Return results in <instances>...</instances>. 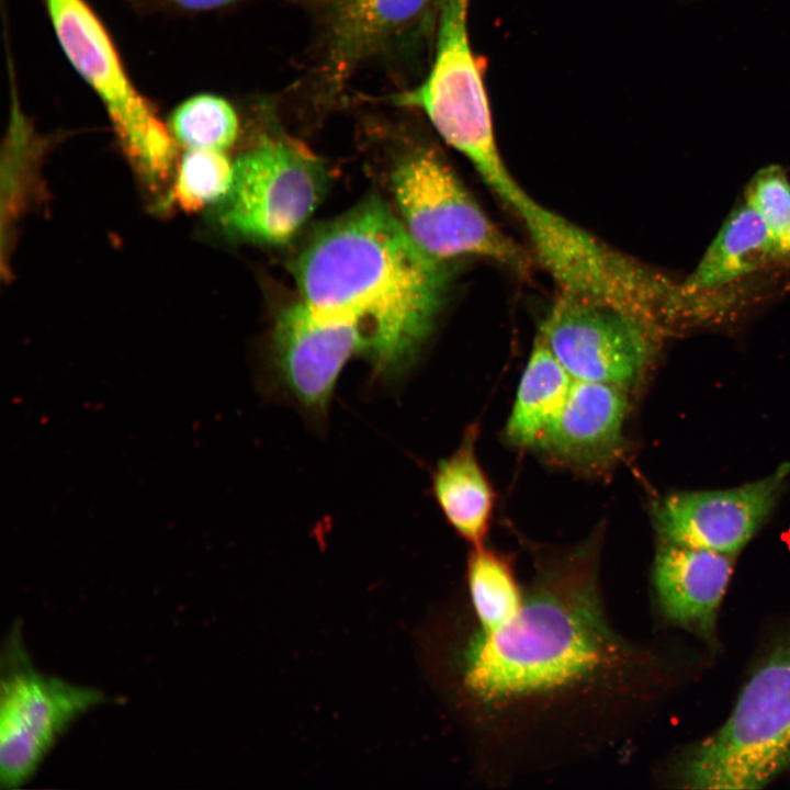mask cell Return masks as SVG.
<instances>
[{
	"instance_id": "1",
	"label": "cell",
	"mask_w": 790,
	"mask_h": 790,
	"mask_svg": "<svg viewBox=\"0 0 790 790\" xmlns=\"http://www.w3.org/2000/svg\"><path fill=\"white\" fill-rule=\"evenodd\" d=\"M294 274L301 301L320 318L353 326L362 356L386 377L402 373L429 336L448 282L444 262L376 198L321 228Z\"/></svg>"
},
{
	"instance_id": "2",
	"label": "cell",
	"mask_w": 790,
	"mask_h": 790,
	"mask_svg": "<svg viewBox=\"0 0 790 790\" xmlns=\"http://www.w3.org/2000/svg\"><path fill=\"white\" fill-rule=\"evenodd\" d=\"M588 557L543 573L519 611L479 628L464 652V684L483 708L549 706L621 676L632 653L610 629Z\"/></svg>"
},
{
	"instance_id": "3",
	"label": "cell",
	"mask_w": 790,
	"mask_h": 790,
	"mask_svg": "<svg viewBox=\"0 0 790 790\" xmlns=\"http://www.w3.org/2000/svg\"><path fill=\"white\" fill-rule=\"evenodd\" d=\"M790 769V632L753 670L731 715L676 767L684 788L760 789Z\"/></svg>"
},
{
	"instance_id": "4",
	"label": "cell",
	"mask_w": 790,
	"mask_h": 790,
	"mask_svg": "<svg viewBox=\"0 0 790 790\" xmlns=\"http://www.w3.org/2000/svg\"><path fill=\"white\" fill-rule=\"evenodd\" d=\"M469 3L470 0L443 1L427 76L391 100L420 110L440 136L492 185L509 170L497 146L482 69L470 43Z\"/></svg>"
},
{
	"instance_id": "5",
	"label": "cell",
	"mask_w": 790,
	"mask_h": 790,
	"mask_svg": "<svg viewBox=\"0 0 790 790\" xmlns=\"http://www.w3.org/2000/svg\"><path fill=\"white\" fill-rule=\"evenodd\" d=\"M43 1L65 55L101 100L126 153L149 178L163 179L173 139L133 84L100 19L84 0Z\"/></svg>"
},
{
	"instance_id": "6",
	"label": "cell",
	"mask_w": 790,
	"mask_h": 790,
	"mask_svg": "<svg viewBox=\"0 0 790 790\" xmlns=\"http://www.w3.org/2000/svg\"><path fill=\"white\" fill-rule=\"evenodd\" d=\"M392 185L400 221L429 256L445 262L478 256L520 269L526 260L439 155L417 148L399 160Z\"/></svg>"
},
{
	"instance_id": "7",
	"label": "cell",
	"mask_w": 790,
	"mask_h": 790,
	"mask_svg": "<svg viewBox=\"0 0 790 790\" xmlns=\"http://www.w3.org/2000/svg\"><path fill=\"white\" fill-rule=\"evenodd\" d=\"M325 184L323 165L307 148L285 136H264L233 163L219 222L247 239L282 244L315 212Z\"/></svg>"
},
{
	"instance_id": "8",
	"label": "cell",
	"mask_w": 790,
	"mask_h": 790,
	"mask_svg": "<svg viewBox=\"0 0 790 790\" xmlns=\"http://www.w3.org/2000/svg\"><path fill=\"white\" fill-rule=\"evenodd\" d=\"M666 336L639 316L564 292L540 335L574 380L622 388L642 377Z\"/></svg>"
},
{
	"instance_id": "9",
	"label": "cell",
	"mask_w": 790,
	"mask_h": 790,
	"mask_svg": "<svg viewBox=\"0 0 790 790\" xmlns=\"http://www.w3.org/2000/svg\"><path fill=\"white\" fill-rule=\"evenodd\" d=\"M788 267L761 218L742 200L679 284L684 329L735 319L761 300L775 275Z\"/></svg>"
},
{
	"instance_id": "10",
	"label": "cell",
	"mask_w": 790,
	"mask_h": 790,
	"mask_svg": "<svg viewBox=\"0 0 790 790\" xmlns=\"http://www.w3.org/2000/svg\"><path fill=\"white\" fill-rule=\"evenodd\" d=\"M0 690V781L25 783L56 740L78 716L103 700L100 691L36 672L9 644Z\"/></svg>"
},
{
	"instance_id": "11",
	"label": "cell",
	"mask_w": 790,
	"mask_h": 790,
	"mask_svg": "<svg viewBox=\"0 0 790 790\" xmlns=\"http://www.w3.org/2000/svg\"><path fill=\"white\" fill-rule=\"evenodd\" d=\"M443 1L321 0L320 50L314 71L317 97L335 98L370 61L414 47L433 34Z\"/></svg>"
},
{
	"instance_id": "12",
	"label": "cell",
	"mask_w": 790,
	"mask_h": 790,
	"mask_svg": "<svg viewBox=\"0 0 790 790\" xmlns=\"http://www.w3.org/2000/svg\"><path fill=\"white\" fill-rule=\"evenodd\" d=\"M789 474L785 463L742 486L668 495L655 509L662 542L734 556L770 516Z\"/></svg>"
},
{
	"instance_id": "13",
	"label": "cell",
	"mask_w": 790,
	"mask_h": 790,
	"mask_svg": "<svg viewBox=\"0 0 790 790\" xmlns=\"http://www.w3.org/2000/svg\"><path fill=\"white\" fill-rule=\"evenodd\" d=\"M363 354L358 330L316 316L301 300L278 317L273 368L281 385L306 409L324 413L345 364Z\"/></svg>"
},
{
	"instance_id": "14",
	"label": "cell",
	"mask_w": 790,
	"mask_h": 790,
	"mask_svg": "<svg viewBox=\"0 0 790 790\" xmlns=\"http://www.w3.org/2000/svg\"><path fill=\"white\" fill-rule=\"evenodd\" d=\"M627 410L624 388L574 380L564 405L537 445L573 467L603 469L621 449Z\"/></svg>"
},
{
	"instance_id": "15",
	"label": "cell",
	"mask_w": 790,
	"mask_h": 790,
	"mask_svg": "<svg viewBox=\"0 0 790 790\" xmlns=\"http://www.w3.org/2000/svg\"><path fill=\"white\" fill-rule=\"evenodd\" d=\"M733 558L715 551L661 542L653 579L667 619L709 644L714 643L716 616Z\"/></svg>"
},
{
	"instance_id": "16",
	"label": "cell",
	"mask_w": 790,
	"mask_h": 790,
	"mask_svg": "<svg viewBox=\"0 0 790 790\" xmlns=\"http://www.w3.org/2000/svg\"><path fill=\"white\" fill-rule=\"evenodd\" d=\"M475 428L439 462L432 475L436 500L456 532L481 546L493 511V490L475 454Z\"/></svg>"
},
{
	"instance_id": "17",
	"label": "cell",
	"mask_w": 790,
	"mask_h": 790,
	"mask_svg": "<svg viewBox=\"0 0 790 790\" xmlns=\"http://www.w3.org/2000/svg\"><path fill=\"white\" fill-rule=\"evenodd\" d=\"M574 379L539 336L528 359L507 424L509 440L537 445L564 405Z\"/></svg>"
},
{
	"instance_id": "18",
	"label": "cell",
	"mask_w": 790,
	"mask_h": 790,
	"mask_svg": "<svg viewBox=\"0 0 790 790\" xmlns=\"http://www.w3.org/2000/svg\"><path fill=\"white\" fill-rule=\"evenodd\" d=\"M169 129L189 148L223 150L236 140L239 121L228 100L213 93H199L172 111Z\"/></svg>"
},
{
	"instance_id": "19",
	"label": "cell",
	"mask_w": 790,
	"mask_h": 790,
	"mask_svg": "<svg viewBox=\"0 0 790 790\" xmlns=\"http://www.w3.org/2000/svg\"><path fill=\"white\" fill-rule=\"evenodd\" d=\"M469 589L479 628L493 630L516 616L523 596L507 563L477 546L469 563Z\"/></svg>"
},
{
	"instance_id": "20",
	"label": "cell",
	"mask_w": 790,
	"mask_h": 790,
	"mask_svg": "<svg viewBox=\"0 0 790 790\" xmlns=\"http://www.w3.org/2000/svg\"><path fill=\"white\" fill-rule=\"evenodd\" d=\"M743 200L761 218L779 256L790 263V180L779 166L758 170Z\"/></svg>"
},
{
	"instance_id": "21",
	"label": "cell",
	"mask_w": 790,
	"mask_h": 790,
	"mask_svg": "<svg viewBox=\"0 0 790 790\" xmlns=\"http://www.w3.org/2000/svg\"><path fill=\"white\" fill-rule=\"evenodd\" d=\"M233 181V165L222 150L192 149L183 156L176 182V199L185 208L223 200Z\"/></svg>"
},
{
	"instance_id": "22",
	"label": "cell",
	"mask_w": 790,
	"mask_h": 790,
	"mask_svg": "<svg viewBox=\"0 0 790 790\" xmlns=\"http://www.w3.org/2000/svg\"><path fill=\"white\" fill-rule=\"evenodd\" d=\"M134 8L145 12L168 14H194L219 10L242 0H127Z\"/></svg>"
}]
</instances>
